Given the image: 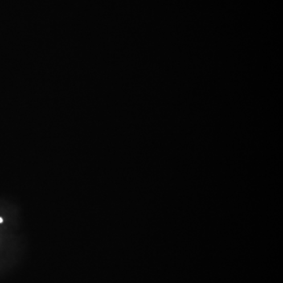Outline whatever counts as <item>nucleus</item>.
I'll return each mask as SVG.
<instances>
[{
	"mask_svg": "<svg viewBox=\"0 0 283 283\" xmlns=\"http://www.w3.org/2000/svg\"><path fill=\"white\" fill-rule=\"evenodd\" d=\"M3 222V219L2 217H0V223H2Z\"/></svg>",
	"mask_w": 283,
	"mask_h": 283,
	"instance_id": "f257e3e1",
	"label": "nucleus"
}]
</instances>
